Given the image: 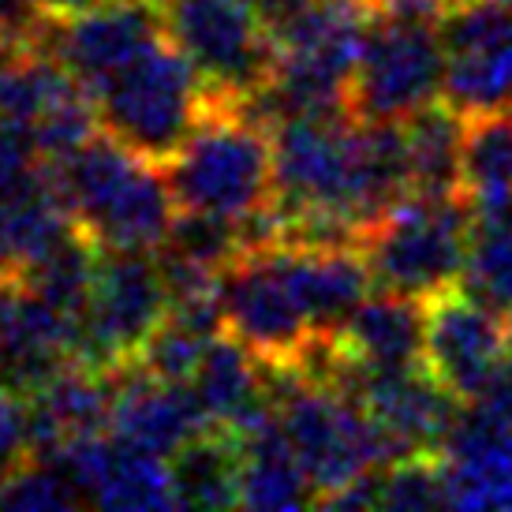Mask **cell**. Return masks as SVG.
Here are the masks:
<instances>
[{"instance_id": "6da1fadb", "label": "cell", "mask_w": 512, "mask_h": 512, "mask_svg": "<svg viewBox=\"0 0 512 512\" xmlns=\"http://www.w3.org/2000/svg\"><path fill=\"white\" fill-rule=\"evenodd\" d=\"M165 176L176 210L251 221L277 206L273 131L240 98L206 90L199 124L165 165Z\"/></svg>"}, {"instance_id": "7a4b0ae2", "label": "cell", "mask_w": 512, "mask_h": 512, "mask_svg": "<svg viewBox=\"0 0 512 512\" xmlns=\"http://www.w3.org/2000/svg\"><path fill=\"white\" fill-rule=\"evenodd\" d=\"M68 214L101 251H161L176 221L169 176L131 146L98 131L53 165Z\"/></svg>"}, {"instance_id": "3957f363", "label": "cell", "mask_w": 512, "mask_h": 512, "mask_svg": "<svg viewBox=\"0 0 512 512\" xmlns=\"http://www.w3.org/2000/svg\"><path fill=\"white\" fill-rule=\"evenodd\" d=\"M270 389L288 445L314 483V509L397 460L370 412L341 385L303 370H270Z\"/></svg>"}, {"instance_id": "277c9868", "label": "cell", "mask_w": 512, "mask_h": 512, "mask_svg": "<svg viewBox=\"0 0 512 512\" xmlns=\"http://www.w3.org/2000/svg\"><path fill=\"white\" fill-rule=\"evenodd\" d=\"M202 98L206 86L195 64L169 34H161L101 86L94 105L101 131L165 169L199 124Z\"/></svg>"}, {"instance_id": "5b68a950", "label": "cell", "mask_w": 512, "mask_h": 512, "mask_svg": "<svg viewBox=\"0 0 512 512\" xmlns=\"http://www.w3.org/2000/svg\"><path fill=\"white\" fill-rule=\"evenodd\" d=\"M441 83V8L430 0H385L378 12H370L352 113L359 120H408L441 101Z\"/></svg>"}, {"instance_id": "8992f818", "label": "cell", "mask_w": 512, "mask_h": 512, "mask_svg": "<svg viewBox=\"0 0 512 512\" xmlns=\"http://www.w3.org/2000/svg\"><path fill=\"white\" fill-rule=\"evenodd\" d=\"M471 243V206L460 195H408L363 236L374 288L427 299L460 285Z\"/></svg>"}, {"instance_id": "52a82bcc", "label": "cell", "mask_w": 512, "mask_h": 512, "mask_svg": "<svg viewBox=\"0 0 512 512\" xmlns=\"http://www.w3.org/2000/svg\"><path fill=\"white\" fill-rule=\"evenodd\" d=\"M221 322L228 337H236L270 370H296L322 337L277 243L251 247L221 270Z\"/></svg>"}, {"instance_id": "ba28073f", "label": "cell", "mask_w": 512, "mask_h": 512, "mask_svg": "<svg viewBox=\"0 0 512 512\" xmlns=\"http://www.w3.org/2000/svg\"><path fill=\"white\" fill-rule=\"evenodd\" d=\"M161 23L206 90L247 101L273 79L277 49L251 0H161Z\"/></svg>"}, {"instance_id": "9c48e42d", "label": "cell", "mask_w": 512, "mask_h": 512, "mask_svg": "<svg viewBox=\"0 0 512 512\" xmlns=\"http://www.w3.org/2000/svg\"><path fill=\"white\" fill-rule=\"evenodd\" d=\"M169 314V285L157 251H101L83 318L86 359L105 370L139 363Z\"/></svg>"}, {"instance_id": "30bf717a", "label": "cell", "mask_w": 512, "mask_h": 512, "mask_svg": "<svg viewBox=\"0 0 512 512\" xmlns=\"http://www.w3.org/2000/svg\"><path fill=\"white\" fill-rule=\"evenodd\" d=\"M161 34V0H98L72 15L38 12L27 45H38L49 57H57L94 98Z\"/></svg>"}, {"instance_id": "8fae6325", "label": "cell", "mask_w": 512, "mask_h": 512, "mask_svg": "<svg viewBox=\"0 0 512 512\" xmlns=\"http://www.w3.org/2000/svg\"><path fill=\"white\" fill-rule=\"evenodd\" d=\"M441 98L460 116L512 109V0H460L441 12Z\"/></svg>"}, {"instance_id": "7c38bea8", "label": "cell", "mask_w": 512, "mask_h": 512, "mask_svg": "<svg viewBox=\"0 0 512 512\" xmlns=\"http://www.w3.org/2000/svg\"><path fill=\"white\" fill-rule=\"evenodd\" d=\"M509 356V322L460 285L423 299V367L460 404L479 397Z\"/></svg>"}, {"instance_id": "4fadbf2b", "label": "cell", "mask_w": 512, "mask_h": 512, "mask_svg": "<svg viewBox=\"0 0 512 512\" xmlns=\"http://www.w3.org/2000/svg\"><path fill=\"white\" fill-rule=\"evenodd\" d=\"M113 423L109 434L139 453L172 456L210 427L187 382L157 378L143 363L113 370Z\"/></svg>"}, {"instance_id": "5bb4252c", "label": "cell", "mask_w": 512, "mask_h": 512, "mask_svg": "<svg viewBox=\"0 0 512 512\" xmlns=\"http://www.w3.org/2000/svg\"><path fill=\"white\" fill-rule=\"evenodd\" d=\"M113 370L72 359L27 393L30 456H57L72 441L101 434L113 423Z\"/></svg>"}, {"instance_id": "9a60e30c", "label": "cell", "mask_w": 512, "mask_h": 512, "mask_svg": "<svg viewBox=\"0 0 512 512\" xmlns=\"http://www.w3.org/2000/svg\"><path fill=\"white\" fill-rule=\"evenodd\" d=\"M191 393L210 427L240 434L273 408L270 367L236 337L217 333L191 374Z\"/></svg>"}, {"instance_id": "2e32d148", "label": "cell", "mask_w": 512, "mask_h": 512, "mask_svg": "<svg viewBox=\"0 0 512 512\" xmlns=\"http://www.w3.org/2000/svg\"><path fill=\"white\" fill-rule=\"evenodd\" d=\"M337 352L359 370L423 363V299L374 288L337 333Z\"/></svg>"}, {"instance_id": "e0dca14e", "label": "cell", "mask_w": 512, "mask_h": 512, "mask_svg": "<svg viewBox=\"0 0 512 512\" xmlns=\"http://www.w3.org/2000/svg\"><path fill=\"white\" fill-rule=\"evenodd\" d=\"M460 195L475 221H512V109L464 116Z\"/></svg>"}, {"instance_id": "ac0fdd59", "label": "cell", "mask_w": 512, "mask_h": 512, "mask_svg": "<svg viewBox=\"0 0 512 512\" xmlns=\"http://www.w3.org/2000/svg\"><path fill=\"white\" fill-rule=\"evenodd\" d=\"M180 509H236L243 490V445L232 430L206 427L169 456Z\"/></svg>"}, {"instance_id": "d6986e66", "label": "cell", "mask_w": 512, "mask_h": 512, "mask_svg": "<svg viewBox=\"0 0 512 512\" xmlns=\"http://www.w3.org/2000/svg\"><path fill=\"white\" fill-rule=\"evenodd\" d=\"M415 195H460L464 116L441 98L404 120ZM464 199V195H460Z\"/></svg>"}, {"instance_id": "ffe728a7", "label": "cell", "mask_w": 512, "mask_h": 512, "mask_svg": "<svg viewBox=\"0 0 512 512\" xmlns=\"http://www.w3.org/2000/svg\"><path fill=\"white\" fill-rule=\"evenodd\" d=\"M90 505L98 509H180L172 468L165 456L139 453L124 441L113 438V449L101 464V475L90 490Z\"/></svg>"}, {"instance_id": "44dd1931", "label": "cell", "mask_w": 512, "mask_h": 512, "mask_svg": "<svg viewBox=\"0 0 512 512\" xmlns=\"http://www.w3.org/2000/svg\"><path fill=\"white\" fill-rule=\"evenodd\" d=\"M460 288L512 322V221H475Z\"/></svg>"}, {"instance_id": "7402d4cb", "label": "cell", "mask_w": 512, "mask_h": 512, "mask_svg": "<svg viewBox=\"0 0 512 512\" xmlns=\"http://www.w3.org/2000/svg\"><path fill=\"white\" fill-rule=\"evenodd\" d=\"M86 505L75 479L60 460L49 456H23L15 460L4 475V494L0 509H23V512H64Z\"/></svg>"}, {"instance_id": "603a6c76", "label": "cell", "mask_w": 512, "mask_h": 512, "mask_svg": "<svg viewBox=\"0 0 512 512\" xmlns=\"http://www.w3.org/2000/svg\"><path fill=\"white\" fill-rule=\"evenodd\" d=\"M449 505V464L441 449L404 453L382 471V509H438Z\"/></svg>"}, {"instance_id": "cb8c5ba5", "label": "cell", "mask_w": 512, "mask_h": 512, "mask_svg": "<svg viewBox=\"0 0 512 512\" xmlns=\"http://www.w3.org/2000/svg\"><path fill=\"white\" fill-rule=\"evenodd\" d=\"M27 441H30L27 397L8 389V385H0V471H8L15 460L27 456Z\"/></svg>"}, {"instance_id": "d4e9b609", "label": "cell", "mask_w": 512, "mask_h": 512, "mask_svg": "<svg viewBox=\"0 0 512 512\" xmlns=\"http://www.w3.org/2000/svg\"><path fill=\"white\" fill-rule=\"evenodd\" d=\"M90 4H98V0H34V8L45 15H72L90 8Z\"/></svg>"}, {"instance_id": "484cf974", "label": "cell", "mask_w": 512, "mask_h": 512, "mask_svg": "<svg viewBox=\"0 0 512 512\" xmlns=\"http://www.w3.org/2000/svg\"><path fill=\"white\" fill-rule=\"evenodd\" d=\"M15 38H12V30L4 27V23H0V72H4V68H8V60H12V53H15Z\"/></svg>"}, {"instance_id": "4316f807", "label": "cell", "mask_w": 512, "mask_h": 512, "mask_svg": "<svg viewBox=\"0 0 512 512\" xmlns=\"http://www.w3.org/2000/svg\"><path fill=\"white\" fill-rule=\"evenodd\" d=\"M348 4H356V8H359V12H378V8H382V4H385V0H348Z\"/></svg>"}, {"instance_id": "83f0119b", "label": "cell", "mask_w": 512, "mask_h": 512, "mask_svg": "<svg viewBox=\"0 0 512 512\" xmlns=\"http://www.w3.org/2000/svg\"><path fill=\"white\" fill-rule=\"evenodd\" d=\"M430 4H434V8H441V12H445V8H453V4H460V0H430Z\"/></svg>"}, {"instance_id": "f1b7e54d", "label": "cell", "mask_w": 512, "mask_h": 512, "mask_svg": "<svg viewBox=\"0 0 512 512\" xmlns=\"http://www.w3.org/2000/svg\"><path fill=\"white\" fill-rule=\"evenodd\" d=\"M4 475H8V471H0V494H4Z\"/></svg>"}]
</instances>
